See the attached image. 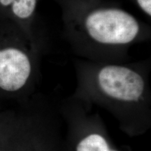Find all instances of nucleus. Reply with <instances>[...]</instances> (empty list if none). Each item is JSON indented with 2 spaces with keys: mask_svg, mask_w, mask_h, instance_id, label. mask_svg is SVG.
Here are the masks:
<instances>
[{
  "mask_svg": "<svg viewBox=\"0 0 151 151\" xmlns=\"http://www.w3.org/2000/svg\"><path fill=\"white\" fill-rule=\"evenodd\" d=\"M134 4L143 14L151 18V0H129Z\"/></svg>",
  "mask_w": 151,
  "mask_h": 151,
  "instance_id": "nucleus-6",
  "label": "nucleus"
},
{
  "mask_svg": "<svg viewBox=\"0 0 151 151\" xmlns=\"http://www.w3.org/2000/svg\"><path fill=\"white\" fill-rule=\"evenodd\" d=\"M52 1L61 11L64 38L81 56L112 62L150 39L149 24L109 0Z\"/></svg>",
  "mask_w": 151,
  "mask_h": 151,
  "instance_id": "nucleus-1",
  "label": "nucleus"
},
{
  "mask_svg": "<svg viewBox=\"0 0 151 151\" xmlns=\"http://www.w3.org/2000/svg\"><path fill=\"white\" fill-rule=\"evenodd\" d=\"M41 45L14 22L0 18V90L14 93L28 86Z\"/></svg>",
  "mask_w": 151,
  "mask_h": 151,
  "instance_id": "nucleus-2",
  "label": "nucleus"
},
{
  "mask_svg": "<svg viewBox=\"0 0 151 151\" xmlns=\"http://www.w3.org/2000/svg\"><path fill=\"white\" fill-rule=\"evenodd\" d=\"M85 79L97 91L110 99L124 102H137L146 90L144 76L132 67L115 62L90 65L85 70Z\"/></svg>",
  "mask_w": 151,
  "mask_h": 151,
  "instance_id": "nucleus-3",
  "label": "nucleus"
},
{
  "mask_svg": "<svg viewBox=\"0 0 151 151\" xmlns=\"http://www.w3.org/2000/svg\"><path fill=\"white\" fill-rule=\"evenodd\" d=\"M76 151H116L109 148L108 143L102 136L92 134L87 136L78 143Z\"/></svg>",
  "mask_w": 151,
  "mask_h": 151,
  "instance_id": "nucleus-5",
  "label": "nucleus"
},
{
  "mask_svg": "<svg viewBox=\"0 0 151 151\" xmlns=\"http://www.w3.org/2000/svg\"><path fill=\"white\" fill-rule=\"evenodd\" d=\"M41 0H0V18L16 23L36 42L42 43L37 29V8Z\"/></svg>",
  "mask_w": 151,
  "mask_h": 151,
  "instance_id": "nucleus-4",
  "label": "nucleus"
}]
</instances>
